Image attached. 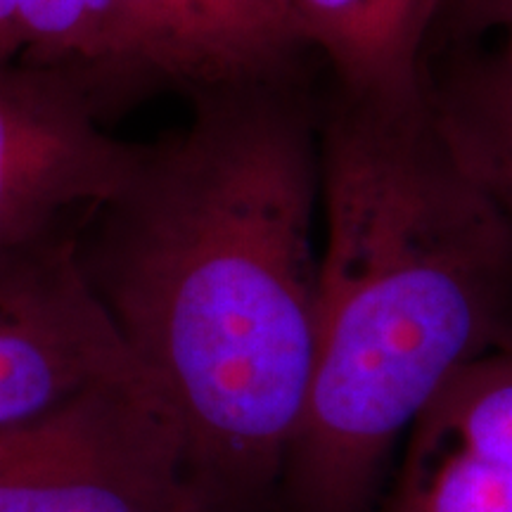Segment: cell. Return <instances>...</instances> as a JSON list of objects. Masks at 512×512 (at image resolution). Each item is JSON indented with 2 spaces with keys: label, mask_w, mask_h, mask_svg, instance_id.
Listing matches in <instances>:
<instances>
[{
  "label": "cell",
  "mask_w": 512,
  "mask_h": 512,
  "mask_svg": "<svg viewBox=\"0 0 512 512\" xmlns=\"http://www.w3.org/2000/svg\"><path fill=\"white\" fill-rule=\"evenodd\" d=\"M318 330L283 477L294 512H363L394 448L458 370L512 344V252L415 107L318 95Z\"/></svg>",
  "instance_id": "obj_2"
},
{
  "label": "cell",
  "mask_w": 512,
  "mask_h": 512,
  "mask_svg": "<svg viewBox=\"0 0 512 512\" xmlns=\"http://www.w3.org/2000/svg\"><path fill=\"white\" fill-rule=\"evenodd\" d=\"M0 512H202L147 377L105 382L0 432Z\"/></svg>",
  "instance_id": "obj_3"
},
{
  "label": "cell",
  "mask_w": 512,
  "mask_h": 512,
  "mask_svg": "<svg viewBox=\"0 0 512 512\" xmlns=\"http://www.w3.org/2000/svg\"><path fill=\"white\" fill-rule=\"evenodd\" d=\"M427 95L512 252V31L427 60Z\"/></svg>",
  "instance_id": "obj_9"
},
{
  "label": "cell",
  "mask_w": 512,
  "mask_h": 512,
  "mask_svg": "<svg viewBox=\"0 0 512 512\" xmlns=\"http://www.w3.org/2000/svg\"><path fill=\"white\" fill-rule=\"evenodd\" d=\"M76 233L86 283L181 432L202 512L283 477L318 330V93L190 100Z\"/></svg>",
  "instance_id": "obj_1"
},
{
  "label": "cell",
  "mask_w": 512,
  "mask_h": 512,
  "mask_svg": "<svg viewBox=\"0 0 512 512\" xmlns=\"http://www.w3.org/2000/svg\"><path fill=\"white\" fill-rule=\"evenodd\" d=\"M505 34H508V31H505Z\"/></svg>",
  "instance_id": "obj_13"
},
{
  "label": "cell",
  "mask_w": 512,
  "mask_h": 512,
  "mask_svg": "<svg viewBox=\"0 0 512 512\" xmlns=\"http://www.w3.org/2000/svg\"><path fill=\"white\" fill-rule=\"evenodd\" d=\"M112 36L114 117L159 93L311 81L285 0H112Z\"/></svg>",
  "instance_id": "obj_6"
},
{
  "label": "cell",
  "mask_w": 512,
  "mask_h": 512,
  "mask_svg": "<svg viewBox=\"0 0 512 512\" xmlns=\"http://www.w3.org/2000/svg\"><path fill=\"white\" fill-rule=\"evenodd\" d=\"M24 55V0H0V67Z\"/></svg>",
  "instance_id": "obj_12"
},
{
  "label": "cell",
  "mask_w": 512,
  "mask_h": 512,
  "mask_svg": "<svg viewBox=\"0 0 512 512\" xmlns=\"http://www.w3.org/2000/svg\"><path fill=\"white\" fill-rule=\"evenodd\" d=\"M138 155L140 143L105 131L72 74L0 67V249L79 228L128 181Z\"/></svg>",
  "instance_id": "obj_4"
},
{
  "label": "cell",
  "mask_w": 512,
  "mask_h": 512,
  "mask_svg": "<svg viewBox=\"0 0 512 512\" xmlns=\"http://www.w3.org/2000/svg\"><path fill=\"white\" fill-rule=\"evenodd\" d=\"M24 64L72 74L100 119L114 117L112 0H24Z\"/></svg>",
  "instance_id": "obj_10"
},
{
  "label": "cell",
  "mask_w": 512,
  "mask_h": 512,
  "mask_svg": "<svg viewBox=\"0 0 512 512\" xmlns=\"http://www.w3.org/2000/svg\"><path fill=\"white\" fill-rule=\"evenodd\" d=\"M380 512H512V344L458 370L420 413Z\"/></svg>",
  "instance_id": "obj_7"
},
{
  "label": "cell",
  "mask_w": 512,
  "mask_h": 512,
  "mask_svg": "<svg viewBox=\"0 0 512 512\" xmlns=\"http://www.w3.org/2000/svg\"><path fill=\"white\" fill-rule=\"evenodd\" d=\"M297 41L330 69V88L380 107L427 100V46L441 0H285Z\"/></svg>",
  "instance_id": "obj_8"
},
{
  "label": "cell",
  "mask_w": 512,
  "mask_h": 512,
  "mask_svg": "<svg viewBox=\"0 0 512 512\" xmlns=\"http://www.w3.org/2000/svg\"><path fill=\"white\" fill-rule=\"evenodd\" d=\"M76 233L0 249V432L98 384L147 377L86 283Z\"/></svg>",
  "instance_id": "obj_5"
},
{
  "label": "cell",
  "mask_w": 512,
  "mask_h": 512,
  "mask_svg": "<svg viewBox=\"0 0 512 512\" xmlns=\"http://www.w3.org/2000/svg\"><path fill=\"white\" fill-rule=\"evenodd\" d=\"M512 29V0H441L427 60L451 48L475 46Z\"/></svg>",
  "instance_id": "obj_11"
}]
</instances>
